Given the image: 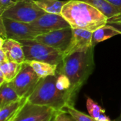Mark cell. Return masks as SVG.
Listing matches in <instances>:
<instances>
[{"mask_svg": "<svg viewBox=\"0 0 121 121\" xmlns=\"http://www.w3.org/2000/svg\"><path fill=\"white\" fill-rule=\"evenodd\" d=\"M94 46L75 52L63 58L57 66V73L66 75L71 82L69 92L76 100L77 96L91 75L94 67Z\"/></svg>", "mask_w": 121, "mask_h": 121, "instance_id": "obj_1", "label": "cell"}, {"mask_svg": "<svg viewBox=\"0 0 121 121\" xmlns=\"http://www.w3.org/2000/svg\"><path fill=\"white\" fill-rule=\"evenodd\" d=\"M62 16L72 29L94 32L106 25L108 18L92 5L80 0H68L62 10Z\"/></svg>", "mask_w": 121, "mask_h": 121, "instance_id": "obj_2", "label": "cell"}, {"mask_svg": "<svg viewBox=\"0 0 121 121\" xmlns=\"http://www.w3.org/2000/svg\"><path fill=\"white\" fill-rule=\"evenodd\" d=\"M57 75L40 78L32 93L28 96L29 102L54 109L57 113L65 111L68 106H74L75 99L69 91H63L56 86Z\"/></svg>", "mask_w": 121, "mask_h": 121, "instance_id": "obj_3", "label": "cell"}, {"mask_svg": "<svg viewBox=\"0 0 121 121\" xmlns=\"http://www.w3.org/2000/svg\"><path fill=\"white\" fill-rule=\"evenodd\" d=\"M26 57V61H37L59 65L63 59V53L37 41L35 39L20 41Z\"/></svg>", "mask_w": 121, "mask_h": 121, "instance_id": "obj_4", "label": "cell"}, {"mask_svg": "<svg viewBox=\"0 0 121 121\" xmlns=\"http://www.w3.org/2000/svg\"><path fill=\"white\" fill-rule=\"evenodd\" d=\"M45 13L34 0H15L0 16L11 20L30 24Z\"/></svg>", "mask_w": 121, "mask_h": 121, "instance_id": "obj_5", "label": "cell"}, {"mask_svg": "<svg viewBox=\"0 0 121 121\" xmlns=\"http://www.w3.org/2000/svg\"><path fill=\"white\" fill-rule=\"evenodd\" d=\"M40 80L33 68L24 62L21 71L11 83L20 98H28Z\"/></svg>", "mask_w": 121, "mask_h": 121, "instance_id": "obj_6", "label": "cell"}, {"mask_svg": "<svg viewBox=\"0 0 121 121\" xmlns=\"http://www.w3.org/2000/svg\"><path fill=\"white\" fill-rule=\"evenodd\" d=\"M0 18L3 20L5 26L6 39H12L21 41L23 40H33L40 35L39 32L35 31L31 27L30 24L11 20L1 16Z\"/></svg>", "mask_w": 121, "mask_h": 121, "instance_id": "obj_7", "label": "cell"}, {"mask_svg": "<svg viewBox=\"0 0 121 121\" xmlns=\"http://www.w3.org/2000/svg\"><path fill=\"white\" fill-rule=\"evenodd\" d=\"M72 36V28H65L38 36L35 39L43 44L51 46L60 52L67 50Z\"/></svg>", "mask_w": 121, "mask_h": 121, "instance_id": "obj_8", "label": "cell"}, {"mask_svg": "<svg viewBox=\"0 0 121 121\" xmlns=\"http://www.w3.org/2000/svg\"><path fill=\"white\" fill-rule=\"evenodd\" d=\"M30 25L35 31L39 32L40 34L71 27L62 15L47 12L30 23Z\"/></svg>", "mask_w": 121, "mask_h": 121, "instance_id": "obj_9", "label": "cell"}, {"mask_svg": "<svg viewBox=\"0 0 121 121\" xmlns=\"http://www.w3.org/2000/svg\"><path fill=\"white\" fill-rule=\"evenodd\" d=\"M57 113L51 108L33 104L28 100L13 121H43Z\"/></svg>", "mask_w": 121, "mask_h": 121, "instance_id": "obj_10", "label": "cell"}, {"mask_svg": "<svg viewBox=\"0 0 121 121\" xmlns=\"http://www.w3.org/2000/svg\"><path fill=\"white\" fill-rule=\"evenodd\" d=\"M92 31L82 29H72V39L63 54V58L75 52L85 51L94 46L92 45Z\"/></svg>", "mask_w": 121, "mask_h": 121, "instance_id": "obj_11", "label": "cell"}, {"mask_svg": "<svg viewBox=\"0 0 121 121\" xmlns=\"http://www.w3.org/2000/svg\"><path fill=\"white\" fill-rule=\"evenodd\" d=\"M6 53L9 61L23 63L26 57L22 44L12 39H6L3 45L0 47Z\"/></svg>", "mask_w": 121, "mask_h": 121, "instance_id": "obj_12", "label": "cell"}, {"mask_svg": "<svg viewBox=\"0 0 121 121\" xmlns=\"http://www.w3.org/2000/svg\"><path fill=\"white\" fill-rule=\"evenodd\" d=\"M28 101V98H22L0 108V121H13Z\"/></svg>", "mask_w": 121, "mask_h": 121, "instance_id": "obj_13", "label": "cell"}, {"mask_svg": "<svg viewBox=\"0 0 121 121\" xmlns=\"http://www.w3.org/2000/svg\"><path fill=\"white\" fill-rule=\"evenodd\" d=\"M25 62L28 63L33 68V69L40 78H43L50 76H55L57 74L58 66L57 64L37 61H25Z\"/></svg>", "mask_w": 121, "mask_h": 121, "instance_id": "obj_14", "label": "cell"}, {"mask_svg": "<svg viewBox=\"0 0 121 121\" xmlns=\"http://www.w3.org/2000/svg\"><path fill=\"white\" fill-rule=\"evenodd\" d=\"M21 98L11 82H5L0 86V108Z\"/></svg>", "mask_w": 121, "mask_h": 121, "instance_id": "obj_15", "label": "cell"}, {"mask_svg": "<svg viewBox=\"0 0 121 121\" xmlns=\"http://www.w3.org/2000/svg\"><path fill=\"white\" fill-rule=\"evenodd\" d=\"M89 3L99 11L104 14L108 19L121 14V9L110 4L106 0H80Z\"/></svg>", "mask_w": 121, "mask_h": 121, "instance_id": "obj_16", "label": "cell"}, {"mask_svg": "<svg viewBox=\"0 0 121 121\" xmlns=\"http://www.w3.org/2000/svg\"><path fill=\"white\" fill-rule=\"evenodd\" d=\"M116 35H121V32L112 26L104 25L93 32L92 45L95 46L97 44L107 40Z\"/></svg>", "mask_w": 121, "mask_h": 121, "instance_id": "obj_17", "label": "cell"}, {"mask_svg": "<svg viewBox=\"0 0 121 121\" xmlns=\"http://www.w3.org/2000/svg\"><path fill=\"white\" fill-rule=\"evenodd\" d=\"M35 4L47 13L62 15L63 6L67 2V1L60 0H34Z\"/></svg>", "mask_w": 121, "mask_h": 121, "instance_id": "obj_18", "label": "cell"}, {"mask_svg": "<svg viewBox=\"0 0 121 121\" xmlns=\"http://www.w3.org/2000/svg\"><path fill=\"white\" fill-rule=\"evenodd\" d=\"M23 63L8 61L0 63V71L4 73L6 82H11L19 73Z\"/></svg>", "mask_w": 121, "mask_h": 121, "instance_id": "obj_19", "label": "cell"}, {"mask_svg": "<svg viewBox=\"0 0 121 121\" xmlns=\"http://www.w3.org/2000/svg\"><path fill=\"white\" fill-rule=\"evenodd\" d=\"M86 108L89 115L96 121L99 118L101 114L105 113V109L102 108L101 106L89 97H87L86 99Z\"/></svg>", "mask_w": 121, "mask_h": 121, "instance_id": "obj_20", "label": "cell"}, {"mask_svg": "<svg viewBox=\"0 0 121 121\" xmlns=\"http://www.w3.org/2000/svg\"><path fill=\"white\" fill-rule=\"evenodd\" d=\"M65 111L69 113L76 121H97L93 118L90 115L88 116L74 108V106H68Z\"/></svg>", "mask_w": 121, "mask_h": 121, "instance_id": "obj_21", "label": "cell"}, {"mask_svg": "<svg viewBox=\"0 0 121 121\" xmlns=\"http://www.w3.org/2000/svg\"><path fill=\"white\" fill-rule=\"evenodd\" d=\"M57 81H56V86L57 88L63 91H69L71 88V82L69 78L62 73H57Z\"/></svg>", "mask_w": 121, "mask_h": 121, "instance_id": "obj_22", "label": "cell"}, {"mask_svg": "<svg viewBox=\"0 0 121 121\" xmlns=\"http://www.w3.org/2000/svg\"><path fill=\"white\" fill-rule=\"evenodd\" d=\"M108 25L112 26L121 32V14L116 16H114L110 19H108L107 24Z\"/></svg>", "mask_w": 121, "mask_h": 121, "instance_id": "obj_23", "label": "cell"}, {"mask_svg": "<svg viewBox=\"0 0 121 121\" xmlns=\"http://www.w3.org/2000/svg\"><path fill=\"white\" fill-rule=\"evenodd\" d=\"M53 121H76L69 113L66 111H62L57 113L54 118Z\"/></svg>", "mask_w": 121, "mask_h": 121, "instance_id": "obj_24", "label": "cell"}, {"mask_svg": "<svg viewBox=\"0 0 121 121\" xmlns=\"http://www.w3.org/2000/svg\"><path fill=\"white\" fill-rule=\"evenodd\" d=\"M15 0H0V15L9 6H11Z\"/></svg>", "mask_w": 121, "mask_h": 121, "instance_id": "obj_25", "label": "cell"}, {"mask_svg": "<svg viewBox=\"0 0 121 121\" xmlns=\"http://www.w3.org/2000/svg\"><path fill=\"white\" fill-rule=\"evenodd\" d=\"M8 57L6 54V53L4 52V51L2 48H0V63L8 61Z\"/></svg>", "mask_w": 121, "mask_h": 121, "instance_id": "obj_26", "label": "cell"}, {"mask_svg": "<svg viewBox=\"0 0 121 121\" xmlns=\"http://www.w3.org/2000/svg\"><path fill=\"white\" fill-rule=\"evenodd\" d=\"M106 1H108L112 5L121 9V0H106Z\"/></svg>", "mask_w": 121, "mask_h": 121, "instance_id": "obj_27", "label": "cell"}, {"mask_svg": "<svg viewBox=\"0 0 121 121\" xmlns=\"http://www.w3.org/2000/svg\"><path fill=\"white\" fill-rule=\"evenodd\" d=\"M98 121H112L110 118H109V117H108V116H106V115H105V113H103V114H101V116L99 117V118L97 120Z\"/></svg>", "mask_w": 121, "mask_h": 121, "instance_id": "obj_28", "label": "cell"}, {"mask_svg": "<svg viewBox=\"0 0 121 121\" xmlns=\"http://www.w3.org/2000/svg\"><path fill=\"white\" fill-rule=\"evenodd\" d=\"M54 116H52V117H50V118H48V119H45V121H52V119H53V118H54Z\"/></svg>", "mask_w": 121, "mask_h": 121, "instance_id": "obj_29", "label": "cell"}, {"mask_svg": "<svg viewBox=\"0 0 121 121\" xmlns=\"http://www.w3.org/2000/svg\"><path fill=\"white\" fill-rule=\"evenodd\" d=\"M116 121H121V116H120L118 118H117L116 119H115Z\"/></svg>", "mask_w": 121, "mask_h": 121, "instance_id": "obj_30", "label": "cell"}, {"mask_svg": "<svg viewBox=\"0 0 121 121\" xmlns=\"http://www.w3.org/2000/svg\"><path fill=\"white\" fill-rule=\"evenodd\" d=\"M116 121V120H114V121Z\"/></svg>", "mask_w": 121, "mask_h": 121, "instance_id": "obj_31", "label": "cell"}, {"mask_svg": "<svg viewBox=\"0 0 121 121\" xmlns=\"http://www.w3.org/2000/svg\"><path fill=\"white\" fill-rule=\"evenodd\" d=\"M52 121H53V119H52Z\"/></svg>", "mask_w": 121, "mask_h": 121, "instance_id": "obj_32", "label": "cell"}, {"mask_svg": "<svg viewBox=\"0 0 121 121\" xmlns=\"http://www.w3.org/2000/svg\"></svg>", "mask_w": 121, "mask_h": 121, "instance_id": "obj_33", "label": "cell"}, {"mask_svg": "<svg viewBox=\"0 0 121 121\" xmlns=\"http://www.w3.org/2000/svg\"></svg>", "mask_w": 121, "mask_h": 121, "instance_id": "obj_34", "label": "cell"}]
</instances>
